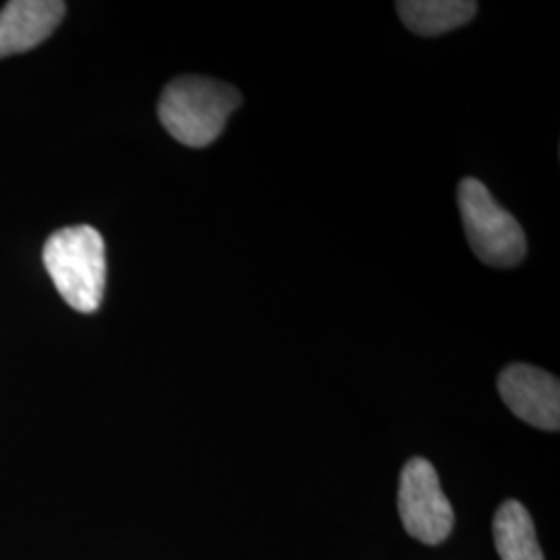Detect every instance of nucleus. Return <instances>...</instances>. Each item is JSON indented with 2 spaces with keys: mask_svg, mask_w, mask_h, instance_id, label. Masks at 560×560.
I'll list each match as a JSON object with an SVG mask.
<instances>
[{
  "mask_svg": "<svg viewBox=\"0 0 560 560\" xmlns=\"http://www.w3.org/2000/svg\"><path fill=\"white\" fill-rule=\"evenodd\" d=\"M42 260L67 305L81 314H94L101 307L106 289V249L94 226L60 229L46 241Z\"/></svg>",
  "mask_w": 560,
  "mask_h": 560,
  "instance_id": "f257e3e1",
  "label": "nucleus"
},
{
  "mask_svg": "<svg viewBox=\"0 0 560 560\" xmlns=\"http://www.w3.org/2000/svg\"><path fill=\"white\" fill-rule=\"evenodd\" d=\"M241 94L229 83L185 75L171 81L159 102L164 129L189 148H206L221 138L226 120L237 110Z\"/></svg>",
  "mask_w": 560,
  "mask_h": 560,
  "instance_id": "f03ea898",
  "label": "nucleus"
},
{
  "mask_svg": "<svg viewBox=\"0 0 560 560\" xmlns=\"http://www.w3.org/2000/svg\"><path fill=\"white\" fill-rule=\"evenodd\" d=\"M459 208L467 241L483 264L513 268L523 261L527 243L520 222L494 201L481 180H460Z\"/></svg>",
  "mask_w": 560,
  "mask_h": 560,
  "instance_id": "7ed1b4c3",
  "label": "nucleus"
},
{
  "mask_svg": "<svg viewBox=\"0 0 560 560\" xmlns=\"http://www.w3.org/2000/svg\"><path fill=\"white\" fill-rule=\"evenodd\" d=\"M399 515L407 534L428 546L441 544L453 532V506L434 465L423 457L409 460L400 471Z\"/></svg>",
  "mask_w": 560,
  "mask_h": 560,
  "instance_id": "20e7f679",
  "label": "nucleus"
},
{
  "mask_svg": "<svg viewBox=\"0 0 560 560\" xmlns=\"http://www.w3.org/2000/svg\"><path fill=\"white\" fill-rule=\"evenodd\" d=\"M499 393L520 420L546 432H559V378L527 363H513L499 376Z\"/></svg>",
  "mask_w": 560,
  "mask_h": 560,
  "instance_id": "39448f33",
  "label": "nucleus"
},
{
  "mask_svg": "<svg viewBox=\"0 0 560 560\" xmlns=\"http://www.w3.org/2000/svg\"><path fill=\"white\" fill-rule=\"evenodd\" d=\"M59 0H13L0 11V59L40 46L65 18Z\"/></svg>",
  "mask_w": 560,
  "mask_h": 560,
  "instance_id": "423d86ee",
  "label": "nucleus"
},
{
  "mask_svg": "<svg viewBox=\"0 0 560 560\" xmlns=\"http://www.w3.org/2000/svg\"><path fill=\"white\" fill-rule=\"evenodd\" d=\"M402 23L418 36L453 32L478 13V2L467 0H402L397 2Z\"/></svg>",
  "mask_w": 560,
  "mask_h": 560,
  "instance_id": "0eeeda50",
  "label": "nucleus"
},
{
  "mask_svg": "<svg viewBox=\"0 0 560 560\" xmlns=\"http://www.w3.org/2000/svg\"><path fill=\"white\" fill-rule=\"evenodd\" d=\"M494 544L501 560H544L534 521L517 501H506L494 515Z\"/></svg>",
  "mask_w": 560,
  "mask_h": 560,
  "instance_id": "6e6552de",
  "label": "nucleus"
}]
</instances>
